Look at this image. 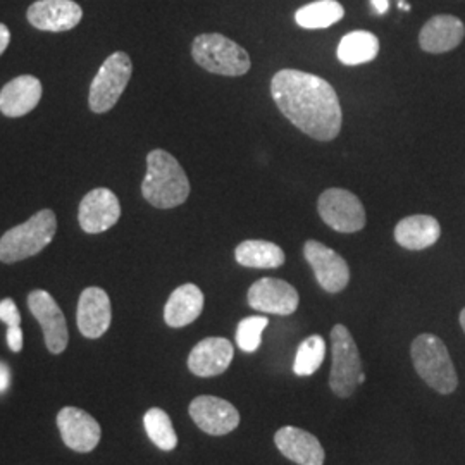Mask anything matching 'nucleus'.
<instances>
[{"label":"nucleus","mask_w":465,"mask_h":465,"mask_svg":"<svg viewBox=\"0 0 465 465\" xmlns=\"http://www.w3.org/2000/svg\"><path fill=\"white\" fill-rule=\"evenodd\" d=\"M192 55L200 67L221 76H243L252 66L247 50L224 35H199L193 40Z\"/></svg>","instance_id":"nucleus-5"},{"label":"nucleus","mask_w":465,"mask_h":465,"mask_svg":"<svg viewBox=\"0 0 465 465\" xmlns=\"http://www.w3.org/2000/svg\"><path fill=\"white\" fill-rule=\"evenodd\" d=\"M11 381H13V374H11V369L0 361V395L7 393V390L11 388Z\"/></svg>","instance_id":"nucleus-31"},{"label":"nucleus","mask_w":465,"mask_h":465,"mask_svg":"<svg viewBox=\"0 0 465 465\" xmlns=\"http://www.w3.org/2000/svg\"><path fill=\"white\" fill-rule=\"evenodd\" d=\"M271 95L284 117L311 138L331 142L341 132L343 113L330 82L299 69H282L272 76Z\"/></svg>","instance_id":"nucleus-1"},{"label":"nucleus","mask_w":465,"mask_h":465,"mask_svg":"<svg viewBox=\"0 0 465 465\" xmlns=\"http://www.w3.org/2000/svg\"><path fill=\"white\" fill-rule=\"evenodd\" d=\"M28 305L35 319L40 322L44 330L45 345L50 353L54 355L63 353L69 341V332H67L66 317L63 314L61 307L57 305V302L47 292L35 290L28 297Z\"/></svg>","instance_id":"nucleus-10"},{"label":"nucleus","mask_w":465,"mask_h":465,"mask_svg":"<svg viewBox=\"0 0 465 465\" xmlns=\"http://www.w3.org/2000/svg\"><path fill=\"white\" fill-rule=\"evenodd\" d=\"M84 9L73 0H38L28 9V21L36 30L61 34L80 25Z\"/></svg>","instance_id":"nucleus-12"},{"label":"nucleus","mask_w":465,"mask_h":465,"mask_svg":"<svg viewBox=\"0 0 465 465\" xmlns=\"http://www.w3.org/2000/svg\"><path fill=\"white\" fill-rule=\"evenodd\" d=\"M132 73L134 66L128 54L114 52L113 55H109L100 66L99 73L90 86V109L97 114L111 111L130 84Z\"/></svg>","instance_id":"nucleus-6"},{"label":"nucleus","mask_w":465,"mask_h":465,"mask_svg":"<svg viewBox=\"0 0 465 465\" xmlns=\"http://www.w3.org/2000/svg\"><path fill=\"white\" fill-rule=\"evenodd\" d=\"M269 319L266 316L245 317L236 328V345L242 351L253 353L261 347L262 331L266 330Z\"/></svg>","instance_id":"nucleus-28"},{"label":"nucleus","mask_w":465,"mask_h":465,"mask_svg":"<svg viewBox=\"0 0 465 465\" xmlns=\"http://www.w3.org/2000/svg\"><path fill=\"white\" fill-rule=\"evenodd\" d=\"M371 4H372L374 11H376L380 16L386 15L388 9H390V0H371Z\"/></svg>","instance_id":"nucleus-33"},{"label":"nucleus","mask_w":465,"mask_h":465,"mask_svg":"<svg viewBox=\"0 0 465 465\" xmlns=\"http://www.w3.org/2000/svg\"><path fill=\"white\" fill-rule=\"evenodd\" d=\"M274 443L286 459L299 465L324 464V450L314 434L295 426H284L274 436Z\"/></svg>","instance_id":"nucleus-18"},{"label":"nucleus","mask_w":465,"mask_h":465,"mask_svg":"<svg viewBox=\"0 0 465 465\" xmlns=\"http://www.w3.org/2000/svg\"><path fill=\"white\" fill-rule=\"evenodd\" d=\"M42 99V84L32 74L17 76L0 92V111L7 117L26 116Z\"/></svg>","instance_id":"nucleus-20"},{"label":"nucleus","mask_w":465,"mask_h":465,"mask_svg":"<svg viewBox=\"0 0 465 465\" xmlns=\"http://www.w3.org/2000/svg\"><path fill=\"white\" fill-rule=\"evenodd\" d=\"M190 416L200 430L213 436H223L238 428L240 414L230 401L202 395L190 403Z\"/></svg>","instance_id":"nucleus-13"},{"label":"nucleus","mask_w":465,"mask_h":465,"mask_svg":"<svg viewBox=\"0 0 465 465\" xmlns=\"http://www.w3.org/2000/svg\"><path fill=\"white\" fill-rule=\"evenodd\" d=\"M364 381H366V374H364V372H361V376H359V384H362Z\"/></svg>","instance_id":"nucleus-35"},{"label":"nucleus","mask_w":465,"mask_h":465,"mask_svg":"<svg viewBox=\"0 0 465 465\" xmlns=\"http://www.w3.org/2000/svg\"><path fill=\"white\" fill-rule=\"evenodd\" d=\"M331 351L330 386L338 397L347 399L359 386L362 362H361V353L355 345V340L343 324H336L332 328Z\"/></svg>","instance_id":"nucleus-7"},{"label":"nucleus","mask_w":465,"mask_h":465,"mask_svg":"<svg viewBox=\"0 0 465 465\" xmlns=\"http://www.w3.org/2000/svg\"><path fill=\"white\" fill-rule=\"evenodd\" d=\"M234 349L226 338H205L195 345L188 357L190 371L200 378L223 374L232 364Z\"/></svg>","instance_id":"nucleus-17"},{"label":"nucleus","mask_w":465,"mask_h":465,"mask_svg":"<svg viewBox=\"0 0 465 465\" xmlns=\"http://www.w3.org/2000/svg\"><path fill=\"white\" fill-rule=\"evenodd\" d=\"M380 52V40L371 32H351L345 35L338 45L336 55L340 63L347 66H359L366 64L378 57Z\"/></svg>","instance_id":"nucleus-24"},{"label":"nucleus","mask_w":465,"mask_h":465,"mask_svg":"<svg viewBox=\"0 0 465 465\" xmlns=\"http://www.w3.org/2000/svg\"><path fill=\"white\" fill-rule=\"evenodd\" d=\"M11 42V34H9V28L5 25L0 23V55L4 54V50L7 49Z\"/></svg>","instance_id":"nucleus-32"},{"label":"nucleus","mask_w":465,"mask_h":465,"mask_svg":"<svg viewBox=\"0 0 465 465\" xmlns=\"http://www.w3.org/2000/svg\"><path fill=\"white\" fill-rule=\"evenodd\" d=\"M78 330L84 338L95 340L109 330L113 321L109 295L97 286L86 288L78 302Z\"/></svg>","instance_id":"nucleus-16"},{"label":"nucleus","mask_w":465,"mask_h":465,"mask_svg":"<svg viewBox=\"0 0 465 465\" xmlns=\"http://www.w3.org/2000/svg\"><path fill=\"white\" fill-rule=\"evenodd\" d=\"M143 426L149 434L150 441L157 449L171 451L178 445V436L173 428V422L163 409H150L143 417Z\"/></svg>","instance_id":"nucleus-26"},{"label":"nucleus","mask_w":465,"mask_h":465,"mask_svg":"<svg viewBox=\"0 0 465 465\" xmlns=\"http://www.w3.org/2000/svg\"><path fill=\"white\" fill-rule=\"evenodd\" d=\"M236 262L252 269H274L284 264V252L266 240H245L234 250Z\"/></svg>","instance_id":"nucleus-23"},{"label":"nucleus","mask_w":465,"mask_h":465,"mask_svg":"<svg viewBox=\"0 0 465 465\" xmlns=\"http://www.w3.org/2000/svg\"><path fill=\"white\" fill-rule=\"evenodd\" d=\"M345 16V9L336 0H316L295 13L297 25L305 30H322L330 28L334 23Z\"/></svg>","instance_id":"nucleus-25"},{"label":"nucleus","mask_w":465,"mask_h":465,"mask_svg":"<svg viewBox=\"0 0 465 465\" xmlns=\"http://www.w3.org/2000/svg\"><path fill=\"white\" fill-rule=\"evenodd\" d=\"M460 326H462V330L465 332V309L460 312Z\"/></svg>","instance_id":"nucleus-34"},{"label":"nucleus","mask_w":465,"mask_h":465,"mask_svg":"<svg viewBox=\"0 0 465 465\" xmlns=\"http://www.w3.org/2000/svg\"><path fill=\"white\" fill-rule=\"evenodd\" d=\"M324 355H326V341L322 340V336L312 334V336L305 338L297 350V357H295V364H293L295 374L297 376L314 374L322 364Z\"/></svg>","instance_id":"nucleus-27"},{"label":"nucleus","mask_w":465,"mask_h":465,"mask_svg":"<svg viewBox=\"0 0 465 465\" xmlns=\"http://www.w3.org/2000/svg\"><path fill=\"white\" fill-rule=\"evenodd\" d=\"M55 232V214L49 209L36 213L26 223L11 228L0 238V261L5 264H15L34 257L49 245Z\"/></svg>","instance_id":"nucleus-4"},{"label":"nucleus","mask_w":465,"mask_h":465,"mask_svg":"<svg viewBox=\"0 0 465 465\" xmlns=\"http://www.w3.org/2000/svg\"><path fill=\"white\" fill-rule=\"evenodd\" d=\"M7 345L13 351H21L23 349V331L21 326H13L7 328Z\"/></svg>","instance_id":"nucleus-30"},{"label":"nucleus","mask_w":465,"mask_h":465,"mask_svg":"<svg viewBox=\"0 0 465 465\" xmlns=\"http://www.w3.org/2000/svg\"><path fill=\"white\" fill-rule=\"evenodd\" d=\"M412 362L417 374L428 386L441 395H450L457 390L459 378L450 357L447 345L436 334H419L411 347Z\"/></svg>","instance_id":"nucleus-3"},{"label":"nucleus","mask_w":465,"mask_h":465,"mask_svg":"<svg viewBox=\"0 0 465 465\" xmlns=\"http://www.w3.org/2000/svg\"><path fill=\"white\" fill-rule=\"evenodd\" d=\"M0 321L7 324V328L21 326V314L17 311L13 299H4L0 302Z\"/></svg>","instance_id":"nucleus-29"},{"label":"nucleus","mask_w":465,"mask_h":465,"mask_svg":"<svg viewBox=\"0 0 465 465\" xmlns=\"http://www.w3.org/2000/svg\"><path fill=\"white\" fill-rule=\"evenodd\" d=\"M121 216V205L114 192L109 188L92 190L80 203V226L90 234L107 232Z\"/></svg>","instance_id":"nucleus-14"},{"label":"nucleus","mask_w":465,"mask_h":465,"mask_svg":"<svg viewBox=\"0 0 465 465\" xmlns=\"http://www.w3.org/2000/svg\"><path fill=\"white\" fill-rule=\"evenodd\" d=\"M322 221L334 232H357L366 226V211L357 195L343 188L326 190L317 202Z\"/></svg>","instance_id":"nucleus-8"},{"label":"nucleus","mask_w":465,"mask_h":465,"mask_svg":"<svg viewBox=\"0 0 465 465\" xmlns=\"http://www.w3.org/2000/svg\"><path fill=\"white\" fill-rule=\"evenodd\" d=\"M303 255L312 267L317 282L328 293H340L350 282V269L347 261L334 250L322 245L316 240L305 242Z\"/></svg>","instance_id":"nucleus-9"},{"label":"nucleus","mask_w":465,"mask_h":465,"mask_svg":"<svg viewBox=\"0 0 465 465\" xmlns=\"http://www.w3.org/2000/svg\"><path fill=\"white\" fill-rule=\"evenodd\" d=\"M465 36L464 23L450 15L434 16L422 26L419 34L420 49L430 54H443L457 49Z\"/></svg>","instance_id":"nucleus-19"},{"label":"nucleus","mask_w":465,"mask_h":465,"mask_svg":"<svg viewBox=\"0 0 465 465\" xmlns=\"http://www.w3.org/2000/svg\"><path fill=\"white\" fill-rule=\"evenodd\" d=\"M57 426L63 441L74 451L88 453L99 445L100 424L82 409L64 407L57 416Z\"/></svg>","instance_id":"nucleus-15"},{"label":"nucleus","mask_w":465,"mask_h":465,"mask_svg":"<svg viewBox=\"0 0 465 465\" xmlns=\"http://www.w3.org/2000/svg\"><path fill=\"white\" fill-rule=\"evenodd\" d=\"M142 193L157 209H173L188 199L190 182L183 167L166 150H152L147 155V174L142 183Z\"/></svg>","instance_id":"nucleus-2"},{"label":"nucleus","mask_w":465,"mask_h":465,"mask_svg":"<svg viewBox=\"0 0 465 465\" xmlns=\"http://www.w3.org/2000/svg\"><path fill=\"white\" fill-rule=\"evenodd\" d=\"M441 236L438 219L424 214L405 217L395 228V240L407 250H424L432 247Z\"/></svg>","instance_id":"nucleus-22"},{"label":"nucleus","mask_w":465,"mask_h":465,"mask_svg":"<svg viewBox=\"0 0 465 465\" xmlns=\"http://www.w3.org/2000/svg\"><path fill=\"white\" fill-rule=\"evenodd\" d=\"M203 293L199 286L188 282L178 286L164 307V321L171 328H184L202 314Z\"/></svg>","instance_id":"nucleus-21"},{"label":"nucleus","mask_w":465,"mask_h":465,"mask_svg":"<svg viewBox=\"0 0 465 465\" xmlns=\"http://www.w3.org/2000/svg\"><path fill=\"white\" fill-rule=\"evenodd\" d=\"M299 292L290 282L276 278H262L249 290L252 309L264 314L290 316L299 307Z\"/></svg>","instance_id":"nucleus-11"}]
</instances>
